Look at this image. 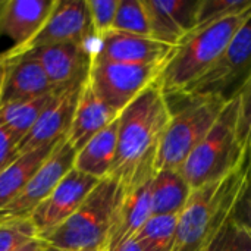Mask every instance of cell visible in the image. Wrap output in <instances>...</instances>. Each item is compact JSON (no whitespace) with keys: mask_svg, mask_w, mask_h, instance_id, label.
<instances>
[{"mask_svg":"<svg viewBox=\"0 0 251 251\" xmlns=\"http://www.w3.org/2000/svg\"><path fill=\"white\" fill-rule=\"evenodd\" d=\"M113 31L150 37V24L143 0H119L112 25Z\"/></svg>","mask_w":251,"mask_h":251,"instance_id":"25","label":"cell"},{"mask_svg":"<svg viewBox=\"0 0 251 251\" xmlns=\"http://www.w3.org/2000/svg\"><path fill=\"white\" fill-rule=\"evenodd\" d=\"M107 251H143V250H141L140 244L135 241V238H129V240H126V241H124V243H121V244L115 246L113 249H110V250H107Z\"/></svg>","mask_w":251,"mask_h":251,"instance_id":"34","label":"cell"},{"mask_svg":"<svg viewBox=\"0 0 251 251\" xmlns=\"http://www.w3.org/2000/svg\"><path fill=\"white\" fill-rule=\"evenodd\" d=\"M172 119L171 104L154 82L118 116V147L109 178L124 190L153 179L165 131Z\"/></svg>","mask_w":251,"mask_h":251,"instance_id":"1","label":"cell"},{"mask_svg":"<svg viewBox=\"0 0 251 251\" xmlns=\"http://www.w3.org/2000/svg\"><path fill=\"white\" fill-rule=\"evenodd\" d=\"M238 97L234 96L216 124L181 166L179 171L193 190L226 175L241 160L246 149H241L238 140Z\"/></svg>","mask_w":251,"mask_h":251,"instance_id":"5","label":"cell"},{"mask_svg":"<svg viewBox=\"0 0 251 251\" xmlns=\"http://www.w3.org/2000/svg\"><path fill=\"white\" fill-rule=\"evenodd\" d=\"M76 151L62 138L50 156L31 176L22 191L3 209H0V225L29 221L35 209L50 196L63 176L74 169Z\"/></svg>","mask_w":251,"mask_h":251,"instance_id":"9","label":"cell"},{"mask_svg":"<svg viewBox=\"0 0 251 251\" xmlns=\"http://www.w3.org/2000/svg\"><path fill=\"white\" fill-rule=\"evenodd\" d=\"M250 16L249 9L190 32L175 47L159 75L157 84L166 99L181 97L213 65Z\"/></svg>","mask_w":251,"mask_h":251,"instance_id":"3","label":"cell"},{"mask_svg":"<svg viewBox=\"0 0 251 251\" xmlns=\"http://www.w3.org/2000/svg\"><path fill=\"white\" fill-rule=\"evenodd\" d=\"M193 188L179 169H160L154 174L151 193V216H178L187 204Z\"/></svg>","mask_w":251,"mask_h":251,"instance_id":"21","label":"cell"},{"mask_svg":"<svg viewBox=\"0 0 251 251\" xmlns=\"http://www.w3.org/2000/svg\"><path fill=\"white\" fill-rule=\"evenodd\" d=\"M15 149L16 141L3 126H0V171L15 159Z\"/></svg>","mask_w":251,"mask_h":251,"instance_id":"32","label":"cell"},{"mask_svg":"<svg viewBox=\"0 0 251 251\" xmlns=\"http://www.w3.org/2000/svg\"><path fill=\"white\" fill-rule=\"evenodd\" d=\"M13 251H57L53 249L46 240H43L41 237H35L26 243H24L22 246L16 247Z\"/></svg>","mask_w":251,"mask_h":251,"instance_id":"33","label":"cell"},{"mask_svg":"<svg viewBox=\"0 0 251 251\" xmlns=\"http://www.w3.org/2000/svg\"><path fill=\"white\" fill-rule=\"evenodd\" d=\"M118 115L119 113L99 99L87 81L81 90L72 124L66 134L68 143L75 151H79L93 137L110 125Z\"/></svg>","mask_w":251,"mask_h":251,"instance_id":"19","label":"cell"},{"mask_svg":"<svg viewBox=\"0 0 251 251\" xmlns=\"http://www.w3.org/2000/svg\"><path fill=\"white\" fill-rule=\"evenodd\" d=\"M163 66L118 63L93 54L87 81L100 100L121 113L146 88L157 82Z\"/></svg>","mask_w":251,"mask_h":251,"instance_id":"8","label":"cell"},{"mask_svg":"<svg viewBox=\"0 0 251 251\" xmlns=\"http://www.w3.org/2000/svg\"><path fill=\"white\" fill-rule=\"evenodd\" d=\"M150 184L151 179L129 190L122 188V196L113 216L104 251L113 249L129 238H134L138 229L149 221L151 216Z\"/></svg>","mask_w":251,"mask_h":251,"instance_id":"18","label":"cell"},{"mask_svg":"<svg viewBox=\"0 0 251 251\" xmlns=\"http://www.w3.org/2000/svg\"><path fill=\"white\" fill-rule=\"evenodd\" d=\"M56 93L44 94L31 100L9 103L0 107V126H3L13 137L16 146L32 128L38 115Z\"/></svg>","mask_w":251,"mask_h":251,"instance_id":"23","label":"cell"},{"mask_svg":"<svg viewBox=\"0 0 251 251\" xmlns=\"http://www.w3.org/2000/svg\"><path fill=\"white\" fill-rule=\"evenodd\" d=\"M76 251H103V250H99V249H93V250H76Z\"/></svg>","mask_w":251,"mask_h":251,"instance_id":"37","label":"cell"},{"mask_svg":"<svg viewBox=\"0 0 251 251\" xmlns=\"http://www.w3.org/2000/svg\"><path fill=\"white\" fill-rule=\"evenodd\" d=\"M4 69H6V65H4V60L0 56V87H1V82H3V76H4Z\"/></svg>","mask_w":251,"mask_h":251,"instance_id":"35","label":"cell"},{"mask_svg":"<svg viewBox=\"0 0 251 251\" xmlns=\"http://www.w3.org/2000/svg\"><path fill=\"white\" fill-rule=\"evenodd\" d=\"M251 72V16L213 65L194 81L179 99L219 97L232 99Z\"/></svg>","mask_w":251,"mask_h":251,"instance_id":"7","label":"cell"},{"mask_svg":"<svg viewBox=\"0 0 251 251\" xmlns=\"http://www.w3.org/2000/svg\"><path fill=\"white\" fill-rule=\"evenodd\" d=\"M57 143L16 156L4 169L0 171V209L7 206L22 191L31 176L50 156Z\"/></svg>","mask_w":251,"mask_h":251,"instance_id":"22","label":"cell"},{"mask_svg":"<svg viewBox=\"0 0 251 251\" xmlns=\"http://www.w3.org/2000/svg\"><path fill=\"white\" fill-rule=\"evenodd\" d=\"M85 82L75 84L66 90L57 91L50 99V101L38 115L32 128L18 143L15 149V157L47 147L66 137L72 124L81 90Z\"/></svg>","mask_w":251,"mask_h":251,"instance_id":"11","label":"cell"},{"mask_svg":"<svg viewBox=\"0 0 251 251\" xmlns=\"http://www.w3.org/2000/svg\"><path fill=\"white\" fill-rule=\"evenodd\" d=\"M251 9V0H200L197 7L196 28L206 26L224 18Z\"/></svg>","mask_w":251,"mask_h":251,"instance_id":"26","label":"cell"},{"mask_svg":"<svg viewBox=\"0 0 251 251\" xmlns=\"http://www.w3.org/2000/svg\"><path fill=\"white\" fill-rule=\"evenodd\" d=\"M251 184V147L226 175L191 191L178 215L174 251H206L234 221Z\"/></svg>","mask_w":251,"mask_h":251,"instance_id":"2","label":"cell"},{"mask_svg":"<svg viewBox=\"0 0 251 251\" xmlns=\"http://www.w3.org/2000/svg\"><path fill=\"white\" fill-rule=\"evenodd\" d=\"M150 37L176 47L190 32L196 29L197 7L200 0H143Z\"/></svg>","mask_w":251,"mask_h":251,"instance_id":"15","label":"cell"},{"mask_svg":"<svg viewBox=\"0 0 251 251\" xmlns=\"http://www.w3.org/2000/svg\"><path fill=\"white\" fill-rule=\"evenodd\" d=\"M4 76L0 87V107L9 103L31 100L44 94L62 91L49 81L40 62L31 53L4 59Z\"/></svg>","mask_w":251,"mask_h":251,"instance_id":"16","label":"cell"},{"mask_svg":"<svg viewBox=\"0 0 251 251\" xmlns=\"http://www.w3.org/2000/svg\"><path fill=\"white\" fill-rule=\"evenodd\" d=\"M178 216H150L134 235L143 251H174Z\"/></svg>","mask_w":251,"mask_h":251,"instance_id":"24","label":"cell"},{"mask_svg":"<svg viewBox=\"0 0 251 251\" xmlns=\"http://www.w3.org/2000/svg\"><path fill=\"white\" fill-rule=\"evenodd\" d=\"M206 251H251V237L232 221Z\"/></svg>","mask_w":251,"mask_h":251,"instance_id":"30","label":"cell"},{"mask_svg":"<svg viewBox=\"0 0 251 251\" xmlns=\"http://www.w3.org/2000/svg\"><path fill=\"white\" fill-rule=\"evenodd\" d=\"M238 97L240 118H238V140L241 149L251 147V72L241 88L235 94Z\"/></svg>","mask_w":251,"mask_h":251,"instance_id":"28","label":"cell"},{"mask_svg":"<svg viewBox=\"0 0 251 251\" xmlns=\"http://www.w3.org/2000/svg\"><path fill=\"white\" fill-rule=\"evenodd\" d=\"M175 47L151 37H143L121 31H107L96 37L93 54L118 63L131 65H165Z\"/></svg>","mask_w":251,"mask_h":251,"instance_id":"14","label":"cell"},{"mask_svg":"<svg viewBox=\"0 0 251 251\" xmlns=\"http://www.w3.org/2000/svg\"><path fill=\"white\" fill-rule=\"evenodd\" d=\"M234 222L251 237V184L235 210Z\"/></svg>","mask_w":251,"mask_h":251,"instance_id":"31","label":"cell"},{"mask_svg":"<svg viewBox=\"0 0 251 251\" xmlns=\"http://www.w3.org/2000/svg\"><path fill=\"white\" fill-rule=\"evenodd\" d=\"M93 43H62L41 47L31 53L41 65L56 90H66L85 82L93 59Z\"/></svg>","mask_w":251,"mask_h":251,"instance_id":"13","label":"cell"},{"mask_svg":"<svg viewBox=\"0 0 251 251\" xmlns=\"http://www.w3.org/2000/svg\"><path fill=\"white\" fill-rule=\"evenodd\" d=\"M6 4H7V0H0V21H1L3 12H4V9H6Z\"/></svg>","mask_w":251,"mask_h":251,"instance_id":"36","label":"cell"},{"mask_svg":"<svg viewBox=\"0 0 251 251\" xmlns=\"http://www.w3.org/2000/svg\"><path fill=\"white\" fill-rule=\"evenodd\" d=\"M35 237L37 231L29 221L0 225V251H13Z\"/></svg>","mask_w":251,"mask_h":251,"instance_id":"29","label":"cell"},{"mask_svg":"<svg viewBox=\"0 0 251 251\" xmlns=\"http://www.w3.org/2000/svg\"><path fill=\"white\" fill-rule=\"evenodd\" d=\"M119 116V115H118ZM118 147V118L76 151L74 169L96 179L110 176Z\"/></svg>","mask_w":251,"mask_h":251,"instance_id":"20","label":"cell"},{"mask_svg":"<svg viewBox=\"0 0 251 251\" xmlns=\"http://www.w3.org/2000/svg\"><path fill=\"white\" fill-rule=\"evenodd\" d=\"M54 0H7L0 21V35L10 40L12 47L1 57L18 54L43 28Z\"/></svg>","mask_w":251,"mask_h":251,"instance_id":"17","label":"cell"},{"mask_svg":"<svg viewBox=\"0 0 251 251\" xmlns=\"http://www.w3.org/2000/svg\"><path fill=\"white\" fill-rule=\"evenodd\" d=\"M94 40L87 0H54L43 28L18 54L62 43H93Z\"/></svg>","mask_w":251,"mask_h":251,"instance_id":"10","label":"cell"},{"mask_svg":"<svg viewBox=\"0 0 251 251\" xmlns=\"http://www.w3.org/2000/svg\"><path fill=\"white\" fill-rule=\"evenodd\" d=\"M178 110L172 107V119L160 143L156 172L181 169L191 151L207 135L228 101L219 97H190Z\"/></svg>","mask_w":251,"mask_h":251,"instance_id":"6","label":"cell"},{"mask_svg":"<svg viewBox=\"0 0 251 251\" xmlns=\"http://www.w3.org/2000/svg\"><path fill=\"white\" fill-rule=\"evenodd\" d=\"M121 196L122 187L113 178L99 181L76 212L41 238L57 251H104Z\"/></svg>","mask_w":251,"mask_h":251,"instance_id":"4","label":"cell"},{"mask_svg":"<svg viewBox=\"0 0 251 251\" xmlns=\"http://www.w3.org/2000/svg\"><path fill=\"white\" fill-rule=\"evenodd\" d=\"M97 184L99 179L76 169L68 172L29 218L37 235L41 237L68 221Z\"/></svg>","mask_w":251,"mask_h":251,"instance_id":"12","label":"cell"},{"mask_svg":"<svg viewBox=\"0 0 251 251\" xmlns=\"http://www.w3.org/2000/svg\"><path fill=\"white\" fill-rule=\"evenodd\" d=\"M87 6L94 37H100L110 31L119 0H87Z\"/></svg>","mask_w":251,"mask_h":251,"instance_id":"27","label":"cell"}]
</instances>
